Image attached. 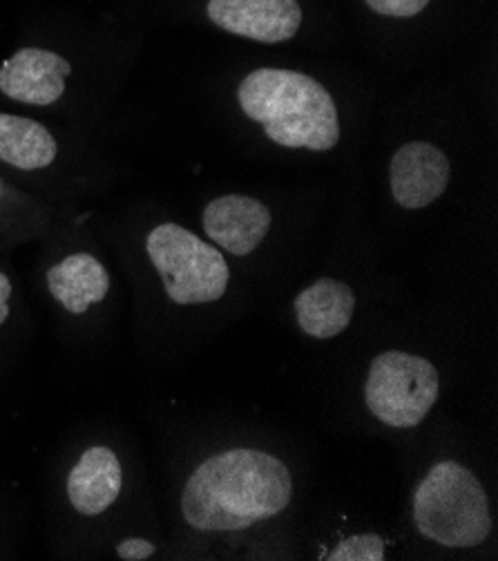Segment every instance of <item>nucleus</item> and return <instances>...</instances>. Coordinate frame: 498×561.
I'll return each instance as SVG.
<instances>
[{"mask_svg":"<svg viewBox=\"0 0 498 561\" xmlns=\"http://www.w3.org/2000/svg\"><path fill=\"white\" fill-rule=\"evenodd\" d=\"M289 468L262 450H229L204 461L182 492L184 519L201 533H235L280 515L291 501Z\"/></svg>","mask_w":498,"mask_h":561,"instance_id":"obj_1","label":"nucleus"},{"mask_svg":"<svg viewBox=\"0 0 498 561\" xmlns=\"http://www.w3.org/2000/svg\"><path fill=\"white\" fill-rule=\"evenodd\" d=\"M238 99L246 117L262 124L278 146L326 152L340 141L336 101L309 75L255 70L240 83Z\"/></svg>","mask_w":498,"mask_h":561,"instance_id":"obj_2","label":"nucleus"},{"mask_svg":"<svg viewBox=\"0 0 498 561\" xmlns=\"http://www.w3.org/2000/svg\"><path fill=\"white\" fill-rule=\"evenodd\" d=\"M418 530L448 548H474L491 533L487 494L480 481L454 461L436 463L414 494Z\"/></svg>","mask_w":498,"mask_h":561,"instance_id":"obj_3","label":"nucleus"},{"mask_svg":"<svg viewBox=\"0 0 498 561\" xmlns=\"http://www.w3.org/2000/svg\"><path fill=\"white\" fill-rule=\"evenodd\" d=\"M146 253L173 302L206 305L227 294L231 271L224 255L179 224L169 221L152 229Z\"/></svg>","mask_w":498,"mask_h":561,"instance_id":"obj_4","label":"nucleus"},{"mask_svg":"<svg viewBox=\"0 0 498 561\" xmlns=\"http://www.w3.org/2000/svg\"><path fill=\"white\" fill-rule=\"evenodd\" d=\"M436 367L414 354L384 352L373 358L364 385L369 412L390 427H416L438 399Z\"/></svg>","mask_w":498,"mask_h":561,"instance_id":"obj_5","label":"nucleus"},{"mask_svg":"<svg viewBox=\"0 0 498 561\" xmlns=\"http://www.w3.org/2000/svg\"><path fill=\"white\" fill-rule=\"evenodd\" d=\"M208 19L235 36L259 43H280L302 25L298 0H210Z\"/></svg>","mask_w":498,"mask_h":561,"instance_id":"obj_6","label":"nucleus"},{"mask_svg":"<svg viewBox=\"0 0 498 561\" xmlns=\"http://www.w3.org/2000/svg\"><path fill=\"white\" fill-rule=\"evenodd\" d=\"M72 66L57 51L23 47L0 68V92L27 105H51L66 92Z\"/></svg>","mask_w":498,"mask_h":561,"instance_id":"obj_7","label":"nucleus"},{"mask_svg":"<svg viewBox=\"0 0 498 561\" xmlns=\"http://www.w3.org/2000/svg\"><path fill=\"white\" fill-rule=\"evenodd\" d=\"M450 175V159L440 148L425 141L407 144L392 159V195L403 208H425L448 191Z\"/></svg>","mask_w":498,"mask_h":561,"instance_id":"obj_8","label":"nucleus"},{"mask_svg":"<svg viewBox=\"0 0 498 561\" xmlns=\"http://www.w3.org/2000/svg\"><path fill=\"white\" fill-rule=\"evenodd\" d=\"M204 231L233 255L253 253L270 229V210L246 195H224L204 208Z\"/></svg>","mask_w":498,"mask_h":561,"instance_id":"obj_9","label":"nucleus"},{"mask_svg":"<svg viewBox=\"0 0 498 561\" xmlns=\"http://www.w3.org/2000/svg\"><path fill=\"white\" fill-rule=\"evenodd\" d=\"M124 472L117 455L107 447H90L68 477V496L77 513L96 517L117 501Z\"/></svg>","mask_w":498,"mask_h":561,"instance_id":"obj_10","label":"nucleus"},{"mask_svg":"<svg viewBox=\"0 0 498 561\" xmlns=\"http://www.w3.org/2000/svg\"><path fill=\"white\" fill-rule=\"evenodd\" d=\"M293 307L304 333L328 341L349 327L356 311V296L349 285L331 277H320L296 298Z\"/></svg>","mask_w":498,"mask_h":561,"instance_id":"obj_11","label":"nucleus"},{"mask_svg":"<svg viewBox=\"0 0 498 561\" xmlns=\"http://www.w3.org/2000/svg\"><path fill=\"white\" fill-rule=\"evenodd\" d=\"M47 289L70 313L81 316L107 296L109 275L90 253H72L47 271Z\"/></svg>","mask_w":498,"mask_h":561,"instance_id":"obj_12","label":"nucleus"},{"mask_svg":"<svg viewBox=\"0 0 498 561\" xmlns=\"http://www.w3.org/2000/svg\"><path fill=\"white\" fill-rule=\"evenodd\" d=\"M59 154L57 139L49 130L27 117L0 115V161L21 171H40Z\"/></svg>","mask_w":498,"mask_h":561,"instance_id":"obj_13","label":"nucleus"},{"mask_svg":"<svg viewBox=\"0 0 498 561\" xmlns=\"http://www.w3.org/2000/svg\"><path fill=\"white\" fill-rule=\"evenodd\" d=\"M326 561H382L384 543L378 535H356L345 539L326 557Z\"/></svg>","mask_w":498,"mask_h":561,"instance_id":"obj_14","label":"nucleus"},{"mask_svg":"<svg viewBox=\"0 0 498 561\" xmlns=\"http://www.w3.org/2000/svg\"><path fill=\"white\" fill-rule=\"evenodd\" d=\"M364 3L382 16H396V19H409L420 14L429 0H364Z\"/></svg>","mask_w":498,"mask_h":561,"instance_id":"obj_15","label":"nucleus"},{"mask_svg":"<svg viewBox=\"0 0 498 561\" xmlns=\"http://www.w3.org/2000/svg\"><path fill=\"white\" fill-rule=\"evenodd\" d=\"M157 552L154 543L146 541V539H139V537H130V539H124L119 546H117V554L124 559V561H143L148 557H152Z\"/></svg>","mask_w":498,"mask_h":561,"instance_id":"obj_16","label":"nucleus"},{"mask_svg":"<svg viewBox=\"0 0 498 561\" xmlns=\"http://www.w3.org/2000/svg\"><path fill=\"white\" fill-rule=\"evenodd\" d=\"M10 296H12V285H10V277L5 273H0V324H3L10 316Z\"/></svg>","mask_w":498,"mask_h":561,"instance_id":"obj_17","label":"nucleus"}]
</instances>
